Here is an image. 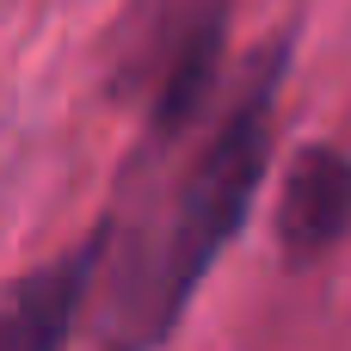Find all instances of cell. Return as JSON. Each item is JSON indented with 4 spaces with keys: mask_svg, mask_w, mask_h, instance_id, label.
Masks as SVG:
<instances>
[{
    "mask_svg": "<svg viewBox=\"0 0 351 351\" xmlns=\"http://www.w3.org/2000/svg\"><path fill=\"white\" fill-rule=\"evenodd\" d=\"M290 56L284 43L259 49L253 74L210 123L191 167L148 204V216H111L105 290H99V346L154 351L210 278L216 253L241 234L253 191L271 167V111Z\"/></svg>",
    "mask_w": 351,
    "mask_h": 351,
    "instance_id": "1",
    "label": "cell"
},
{
    "mask_svg": "<svg viewBox=\"0 0 351 351\" xmlns=\"http://www.w3.org/2000/svg\"><path fill=\"white\" fill-rule=\"evenodd\" d=\"M234 0H130L111 43V93L148 117V142L167 148L210 111Z\"/></svg>",
    "mask_w": 351,
    "mask_h": 351,
    "instance_id": "2",
    "label": "cell"
},
{
    "mask_svg": "<svg viewBox=\"0 0 351 351\" xmlns=\"http://www.w3.org/2000/svg\"><path fill=\"white\" fill-rule=\"evenodd\" d=\"M105 247H111V216H99V228H86L62 259L31 265L25 278H12L0 290V351H62L74 339L93 284L105 271Z\"/></svg>",
    "mask_w": 351,
    "mask_h": 351,
    "instance_id": "3",
    "label": "cell"
},
{
    "mask_svg": "<svg viewBox=\"0 0 351 351\" xmlns=\"http://www.w3.org/2000/svg\"><path fill=\"white\" fill-rule=\"evenodd\" d=\"M346 234H351V154L308 142L278 191V253L290 265H315Z\"/></svg>",
    "mask_w": 351,
    "mask_h": 351,
    "instance_id": "4",
    "label": "cell"
}]
</instances>
